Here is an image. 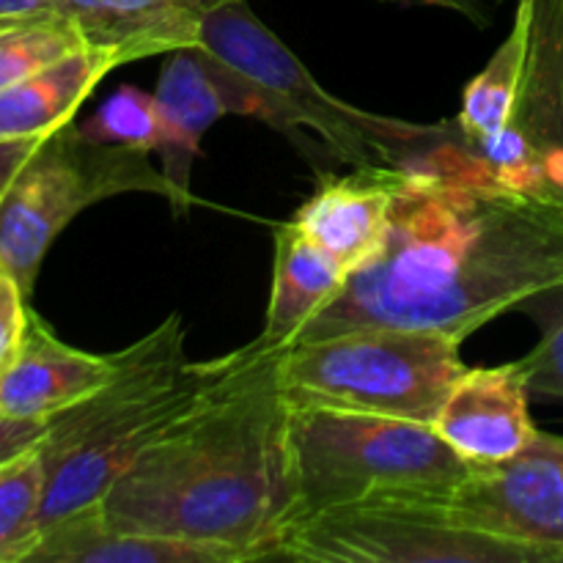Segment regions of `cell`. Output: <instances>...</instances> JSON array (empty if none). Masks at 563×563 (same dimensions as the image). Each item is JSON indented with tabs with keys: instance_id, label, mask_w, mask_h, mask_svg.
I'll use <instances>...</instances> for the list:
<instances>
[{
	"instance_id": "6da1fadb",
	"label": "cell",
	"mask_w": 563,
	"mask_h": 563,
	"mask_svg": "<svg viewBox=\"0 0 563 563\" xmlns=\"http://www.w3.org/2000/svg\"><path fill=\"white\" fill-rule=\"evenodd\" d=\"M563 286V209L489 174L396 168L383 253L297 341L355 328H423L465 344L531 297Z\"/></svg>"
},
{
	"instance_id": "7a4b0ae2",
	"label": "cell",
	"mask_w": 563,
	"mask_h": 563,
	"mask_svg": "<svg viewBox=\"0 0 563 563\" xmlns=\"http://www.w3.org/2000/svg\"><path fill=\"white\" fill-rule=\"evenodd\" d=\"M284 352L245 344L220 388L110 484L99 500L110 526L231 550L242 563L273 561L295 515Z\"/></svg>"
},
{
	"instance_id": "3957f363",
	"label": "cell",
	"mask_w": 563,
	"mask_h": 563,
	"mask_svg": "<svg viewBox=\"0 0 563 563\" xmlns=\"http://www.w3.org/2000/svg\"><path fill=\"white\" fill-rule=\"evenodd\" d=\"M108 383L47 421L38 454L44 500L38 533L99 504L110 484L174 423L196 410L245 357L242 350L212 361H190L179 313L124 350L113 352Z\"/></svg>"
},
{
	"instance_id": "277c9868",
	"label": "cell",
	"mask_w": 563,
	"mask_h": 563,
	"mask_svg": "<svg viewBox=\"0 0 563 563\" xmlns=\"http://www.w3.org/2000/svg\"><path fill=\"white\" fill-rule=\"evenodd\" d=\"M198 49L229 97L231 113L253 115L295 143L311 132L330 157L350 168H399L432 132V124L388 119L333 97L247 0L203 11Z\"/></svg>"
},
{
	"instance_id": "5b68a950",
	"label": "cell",
	"mask_w": 563,
	"mask_h": 563,
	"mask_svg": "<svg viewBox=\"0 0 563 563\" xmlns=\"http://www.w3.org/2000/svg\"><path fill=\"white\" fill-rule=\"evenodd\" d=\"M289 449L291 522L361 500L451 498L473 473L432 423L366 412L291 407Z\"/></svg>"
},
{
	"instance_id": "8992f818",
	"label": "cell",
	"mask_w": 563,
	"mask_h": 563,
	"mask_svg": "<svg viewBox=\"0 0 563 563\" xmlns=\"http://www.w3.org/2000/svg\"><path fill=\"white\" fill-rule=\"evenodd\" d=\"M462 341L423 328H355L286 346L289 407L346 410L434 423L465 372Z\"/></svg>"
},
{
	"instance_id": "52a82bcc",
	"label": "cell",
	"mask_w": 563,
	"mask_h": 563,
	"mask_svg": "<svg viewBox=\"0 0 563 563\" xmlns=\"http://www.w3.org/2000/svg\"><path fill=\"white\" fill-rule=\"evenodd\" d=\"M126 192H152L168 201V181L152 165V152L88 137L80 124L42 137L0 198V273L27 297L49 245L93 203Z\"/></svg>"
},
{
	"instance_id": "ba28073f",
	"label": "cell",
	"mask_w": 563,
	"mask_h": 563,
	"mask_svg": "<svg viewBox=\"0 0 563 563\" xmlns=\"http://www.w3.org/2000/svg\"><path fill=\"white\" fill-rule=\"evenodd\" d=\"M449 498H377L291 522L273 561L311 563H528L515 544L467 528Z\"/></svg>"
},
{
	"instance_id": "9c48e42d",
	"label": "cell",
	"mask_w": 563,
	"mask_h": 563,
	"mask_svg": "<svg viewBox=\"0 0 563 563\" xmlns=\"http://www.w3.org/2000/svg\"><path fill=\"white\" fill-rule=\"evenodd\" d=\"M445 504L467 528L520 548L528 563H563V438L539 429L509 462L473 467Z\"/></svg>"
},
{
	"instance_id": "30bf717a",
	"label": "cell",
	"mask_w": 563,
	"mask_h": 563,
	"mask_svg": "<svg viewBox=\"0 0 563 563\" xmlns=\"http://www.w3.org/2000/svg\"><path fill=\"white\" fill-rule=\"evenodd\" d=\"M531 396L520 361L465 368L432 427L471 467L500 465L537 440Z\"/></svg>"
},
{
	"instance_id": "8fae6325",
	"label": "cell",
	"mask_w": 563,
	"mask_h": 563,
	"mask_svg": "<svg viewBox=\"0 0 563 563\" xmlns=\"http://www.w3.org/2000/svg\"><path fill=\"white\" fill-rule=\"evenodd\" d=\"M528 14V60L515 119L531 159L533 198L563 209V0H517Z\"/></svg>"
},
{
	"instance_id": "7c38bea8",
	"label": "cell",
	"mask_w": 563,
	"mask_h": 563,
	"mask_svg": "<svg viewBox=\"0 0 563 563\" xmlns=\"http://www.w3.org/2000/svg\"><path fill=\"white\" fill-rule=\"evenodd\" d=\"M154 99L159 110V170L168 181L170 209L185 214L192 207V168L203 135L231 113V104L198 47L165 55Z\"/></svg>"
},
{
	"instance_id": "4fadbf2b",
	"label": "cell",
	"mask_w": 563,
	"mask_h": 563,
	"mask_svg": "<svg viewBox=\"0 0 563 563\" xmlns=\"http://www.w3.org/2000/svg\"><path fill=\"white\" fill-rule=\"evenodd\" d=\"M113 368V355L64 344L31 308L20 352L0 372V416L49 421L108 383Z\"/></svg>"
},
{
	"instance_id": "5bb4252c",
	"label": "cell",
	"mask_w": 563,
	"mask_h": 563,
	"mask_svg": "<svg viewBox=\"0 0 563 563\" xmlns=\"http://www.w3.org/2000/svg\"><path fill=\"white\" fill-rule=\"evenodd\" d=\"M394 185L396 168H355L339 179L324 176L291 220L344 264L346 273H355L383 253Z\"/></svg>"
},
{
	"instance_id": "9a60e30c",
	"label": "cell",
	"mask_w": 563,
	"mask_h": 563,
	"mask_svg": "<svg viewBox=\"0 0 563 563\" xmlns=\"http://www.w3.org/2000/svg\"><path fill=\"white\" fill-rule=\"evenodd\" d=\"M86 44L115 53L121 66L201 44V16L185 0H55Z\"/></svg>"
},
{
	"instance_id": "2e32d148",
	"label": "cell",
	"mask_w": 563,
	"mask_h": 563,
	"mask_svg": "<svg viewBox=\"0 0 563 563\" xmlns=\"http://www.w3.org/2000/svg\"><path fill=\"white\" fill-rule=\"evenodd\" d=\"M25 563H242L231 550L119 531L99 504L86 506L38 533Z\"/></svg>"
},
{
	"instance_id": "e0dca14e",
	"label": "cell",
	"mask_w": 563,
	"mask_h": 563,
	"mask_svg": "<svg viewBox=\"0 0 563 563\" xmlns=\"http://www.w3.org/2000/svg\"><path fill=\"white\" fill-rule=\"evenodd\" d=\"M344 264L335 262L295 220L275 229L273 289L258 341L289 346L313 317L339 297L346 284Z\"/></svg>"
},
{
	"instance_id": "ac0fdd59",
	"label": "cell",
	"mask_w": 563,
	"mask_h": 563,
	"mask_svg": "<svg viewBox=\"0 0 563 563\" xmlns=\"http://www.w3.org/2000/svg\"><path fill=\"white\" fill-rule=\"evenodd\" d=\"M121 60L102 47L75 49L0 91V137H44L69 124L88 93Z\"/></svg>"
},
{
	"instance_id": "d6986e66",
	"label": "cell",
	"mask_w": 563,
	"mask_h": 563,
	"mask_svg": "<svg viewBox=\"0 0 563 563\" xmlns=\"http://www.w3.org/2000/svg\"><path fill=\"white\" fill-rule=\"evenodd\" d=\"M526 60L528 14L517 3L509 36L504 38V44L487 60V66L467 82L465 93H462V110L456 115V124L462 126L467 137L495 135L515 119Z\"/></svg>"
},
{
	"instance_id": "ffe728a7",
	"label": "cell",
	"mask_w": 563,
	"mask_h": 563,
	"mask_svg": "<svg viewBox=\"0 0 563 563\" xmlns=\"http://www.w3.org/2000/svg\"><path fill=\"white\" fill-rule=\"evenodd\" d=\"M44 462L36 449L0 465V563H25L38 542Z\"/></svg>"
},
{
	"instance_id": "44dd1931",
	"label": "cell",
	"mask_w": 563,
	"mask_h": 563,
	"mask_svg": "<svg viewBox=\"0 0 563 563\" xmlns=\"http://www.w3.org/2000/svg\"><path fill=\"white\" fill-rule=\"evenodd\" d=\"M80 47L86 38L64 14L5 22L0 25V91Z\"/></svg>"
},
{
	"instance_id": "7402d4cb",
	"label": "cell",
	"mask_w": 563,
	"mask_h": 563,
	"mask_svg": "<svg viewBox=\"0 0 563 563\" xmlns=\"http://www.w3.org/2000/svg\"><path fill=\"white\" fill-rule=\"evenodd\" d=\"M80 130L88 137L102 143L157 152L159 143V110L154 93L135 86H121L104 99L97 113L80 121Z\"/></svg>"
},
{
	"instance_id": "603a6c76",
	"label": "cell",
	"mask_w": 563,
	"mask_h": 563,
	"mask_svg": "<svg viewBox=\"0 0 563 563\" xmlns=\"http://www.w3.org/2000/svg\"><path fill=\"white\" fill-rule=\"evenodd\" d=\"M520 311L539 328L533 350L520 357L531 394L563 401V286L531 297Z\"/></svg>"
},
{
	"instance_id": "cb8c5ba5",
	"label": "cell",
	"mask_w": 563,
	"mask_h": 563,
	"mask_svg": "<svg viewBox=\"0 0 563 563\" xmlns=\"http://www.w3.org/2000/svg\"><path fill=\"white\" fill-rule=\"evenodd\" d=\"M27 300L31 297L20 289L16 280L0 273V372L14 361L25 339L27 317H31Z\"/></svg>"
},
{
	"instance_id": "d4e9b609",
	"label": "cell",
	"mask_w": 563,
	"mask_h": 563,
	"mask_svg": "<svg viewBox=\"0 0 563 563\" xmlns=\"http://www.w3.org/2000/svg\"><path fill=\"white\" fill-rule=\"evenodd\" d=\"M44 432H47V421L0 416V465L25 454V451L36 449L42 443Z\"/></svg>"
},
{
	"instance_id": "484cf974",
	"label": "cell",
	"mask_w": 563,
	"mask_h": 563,
	"mask_svg": "<svg viewBox=\"0 0 563 563\" xmlns=\"http://www.w3.org/2000/svg\"><path fill=\"white\" fill-rule=\"evenodd\" d=\"M383 3H394V5H429V9H445L454 11V14H462L465 20H471L473 25L487 27L493 25V11L498 0H383Z\"/></svg>"
},
{
	"instance_id": "4316f807",
	"label": "cell",
	"mask_w": 563,
	"mask_h": 563,
	"mask_svg": "<svg viewBox=\"0 0 563 563\" xmlns=\"http://www.w3.org/2000/svg\"><path fill=\"white\" fill-rule=\"evenodd\" d=\"M38 143H42V137H0V198L5 196L14 176L20 174V168Z\"/></svg>"
},
{
	"instance_id": "83f0119b",
	"label": "cell",
	"mask_w": 563,
	"mask_h": 563,
	"mask_svg": "<svg viewBox=\"0 0 563 563\" xmlns=\"http://www.w3.org/2000/svg\"><path fill=\"white\" fill-rule=\"evenodd\" d=\"M58 14L55 0H0V25L5 22L38 20V16Z\"/></svg>"
},
{
	"instance_id": "f1b7e54d",
	"label": "cell",
	"mask_w": 563,
	"mask_h": 563,
	"mask_svg": "<svg viewBox=\"0 0 563 563\" xmlns=\"http://www.w3.org/2000/svg\"><path fill=\"white\" fill-rule=\"evenodd\" d=\"M190 9H196L198 14H203V11L214 9V5H223V3H231V0H185Z\"/></svg>"
}]
</instances>
